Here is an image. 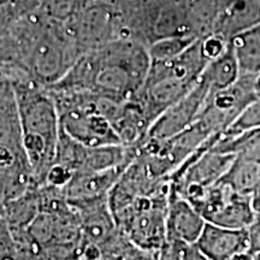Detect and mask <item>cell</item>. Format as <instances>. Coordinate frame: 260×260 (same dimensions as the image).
Returning <instances> with one entry per match:
<instances>
[{
	"label": "cell",
	"instance_id": "2",
	"mask_svg": "<svg viewBox=\"0 0 260 260\" xmlns=\"http://www.w3.org/2000/svg\"><path fill=\"white\" fill-rule=\"evenodd\" d=\"M17 96L23 146L39 186L54 164L60 136V121L56 103L47 87L28 75H8Z\"/></svg>",
	"mask_w": 260,
	"mask_h": 260
},
{
	"label": "cell",
	"instance_id": "12",
	"mask_svg": "<svg viewBox=\"0 0 260 260\" xmlns=\"http://www.w3.org/2000/svg\"><path fill=\"white\" fill-rule=\"evenodd\" d=\"M126 167L105 171L77 172L69 183L61 188V193L70 204L107 197Z\"/></svg>",
	"mask_w": 260,
	"mask_h": 260
},
{
	"label": "cell",
	"instance_id": "29",
	"mask_svg": "<svg viewBox=\"0 0 260 260\" xmlns=\"http://www.w3.org/2000/svg\"><path fill=\"white\" fill-rule=\"evenodd\" d=\"M254 256H255V260H260V253H255Z\"/></svg>",
	"mask_w": 260,
	"mask_h": 260
},
{
	"label": "cell",
	"instance_id": "24",
	"mask_svg": "<svg viewBox=\"0 0 260 260\" xmlns=\"http://www.w3.org/2000/svg\"><path fill=\"white\" fill-rule=\"evenodd\" d=\"M124 260H159V255L158 252H148L138 249V251L133 253L132 255H129Z\"/></svg>",
	"mask_w": 260,
	"mask_h": 260
},
{
	"label": "cell",
	"instance_id": "15",
	"mask_svg": "<svg viewBox=\"0 0 260 260\" xmlns=\"http://www.w3.org/2000/svg\"><path fill=\"white\" fill-rule=\"evenodd\" d=\"M240 68L232 42L222 56L210 61L201 79L210 86L211 92H219L233 86L240 77Z\"/></svg>",
	"mask_w": 260,
	"mask_h": 260
},
{
	"label": "cell",
	"instance_id": "9",
	"mask_svg": "<svg viewBox=\"0 0 260 260\" xmlns=\"http://www.w3.org/2000/svg\"><path fill=\"white\" fill-rule=\"evenodd\" d=\"M195 246L209 260H229L251 251L248 229H229L211 223H206Z\"/></svg>",
	"mask_w": 260,
	"mask_h": 260
},
{
	"label": "cell",
	"instance_id": "27",
	"mask_svg": "<svg viewBox=\"0 0 260 260\" xmlns=\"http://www.w3.org/2000/svg\"><path fill=\"white\" fill-rule=\"evenodd\" d=\"M6 232H8V228H6L5 223H4V219H3L2 214H0V234L6 233Z\"/></svg>",
	"mask_w": 260,
	"mask_h": 260
},
{
	"label": "cell",
	"instance_id": "17",
	"mask_svg": "<svg viewBox=\"0 0 260 260\" xmlns=\"http://www.w3.org/2000/svg\"><path fill=\"white\" fill-rule=\"evenodd\" d=\"M195 35L204 38L212 34L222 15L218 0H186Z\"/></svg>",
	"mask_w": 260,
	"mask_h": 260
},
{
	"label": "cell",
	"instance_id": "28",
	"mask_svg": "<svg viewBox=\"0 0 260 260\" xmlns=\"http://www.w3.org/2000/svg\"><path fill=\"white\" fill-rule=\"evenodd\" d=\"M255 88H256V92L260 94V75L258 77H256V82H255Z\"/></svg>",
	"mask_w": 260,
	"mask_h": 260
},
{
	"label": "cell",
	"instance_id": "18",
	"mask_svg": "<svg viewBox=\"0 0 260 260\" xmlns=\"http://www.w3.org/2000/svg\"><path fill=\"white\" fill-rule=\"evenodd\" d=\"M199 38L197 37H175L161 39L153 42L148 47L151 61H164L176 58L188 50Z\"/></svg>",
	"mask_w": 260,
	"mask_h": 260
},
{
	"label": "cell",
	"instance_id": "3",
	"mask_svg": "<svg viewBox=\"0 0 260 260\" xmlns=\"http://www.w3.org/2000/svg\"><path fill=\"white\" fill-rule=\"evenodd\" d=\"M209 63L201 39L176 58L151 61L147 79L136 99L144 106L152 124L197 86Z\"/></svg>",
	"mask_w": 260,
	"mask_h": 260
},
{
	"label": "cell",
	"instance_id": "1",
	"mask_svg": "<svg viewBox=\"0 0 260 260\" xmlns=\"http://www.w3.org/2000/svg\"><path fill=\"white\" fill-rule=\"evenodd\" d=\"M151 68L148 47L130 38H118L84 53L53 89L86 90L115 102L135 99Z\"/></svg>",
	"mask_w": 260,
	"mask_h": 260
},
{
	"label": "cell",
	"instance_id": "14",
	"mask_svg": "<svg viewBox=\"0 0 260 260\" xmlns=\"http://www.w3.org/2000/svg\"><path fill=\"white\" fill-rule=\"evenodd\" d=\"M40 212V187L32 188L21 197L0 206V214L9 233H17L28 229Z\"/></svg>",
	"mask_w": 260,
	"mask_h": 260
},
{
	"label": "cell",
	"instance_id": "26",
	"mask_svg": "<svg viewBox=\"0 0 260 260\" xmlns=\"http://www.w3.org/2000/svg\"><path fill=\"white\" fill-rule=\"evenodd\" d=\"M252 201H253V206H254L256 213H260V186L258 189L255 190V193L252 195Z\"/></svg>",
	"mask_w": 260,
	"mask_h": 260
},
{
	"label": "cell",
	"instance_id": "10",
	"mask_svg": "<svg viewBox=\"0 0 260 260\" xmlns=\"http://www.w3.org/2000/svg\"><path fill=\"white\" fill-rule=\"evenodd\" d=\"M206 220L187 199L171 189L167 212V239L195 243L203 233Z\"/></svg>",
	"mask_w": 260,
	"mask_h": 260
},
{
	"label": "cell",
	"instance_id": "30",
	"mask_svg": "<svg viewBox=\"0 0 260 260\" xmlns=\"http://www.w3.org/2000/svg\"><path fill=\"white\" fill-rule=\"evenodd\" d=\"M34 2L37 3V4H38L39 6H40V4H41V3H42V0H34Z\"/></svg>",
	"mask_w": 260,
	"mask_h": 260
},
{
	"label": "cell",
	"instance_id": "21",
	"mask_svg": "<svg viewBox=\"0 0 260 260\" xmlns=\"http://www.w3.org/2000/svg\"><path fill=\"white\" fill-rule=\"evenodd\" d=\"M260 128V96L249 104L223 135H235L241 132Z\"/></svg>",
	"mask_w": 260,
	"mask_h": 260
},
{
	"label": "cell",
	"instance_id": "23",
	"mask_svg": "<svg viewBox=\"0 0 260 260\" xmlns=\"http://www.w3.org/2000/svg\"><path fill=\"white\" fill-rule=\"evenodd\" d=\"M249 242H251V252L253 254L260 253V213H256L254 222L248 228Z\"/></svg>",
	"mask_w": 260,
	"mask_h": 260
},
{
	"label": "cell",
	"instance_id": "19",
	"mask_svg": "<svg viewBox=\"0 0 260 260\" xmlns=\"http://www.w3.org/2000/svg\"><path fill=\"white\" fill-rule=\"evenodd\" d=\"M98 247L100 251V260H124L139 249L119 228L100 242Z\"/></svg>",
	"mask_w": 260,
	"mask_h": 260
},
{
	"label": "cell",
	"instance_id": "11",
	"mask_svg": "<svg viewBox=\"0 0 260 260\" xmlns=\"http://www.w3.org/2000/svg\"><path fill=\"white\" fill-rule=\"evenodd\" d=\"M71 205L80 216L84 242L99 245L118 229L110 209L109 195L98 199L73 203Z\"/></svg>",
	"mask_w": 260,
	"mask_h": 260
},
{
	"label": "cell",
	"instance_id": "4",
	"mask_svg": "<svg viewBox=\"0 0 260 260\" xmlns=\"http://www.w3.org/2000/svg\"><path fill=\"white\" fill-rule=\"evenodd\" d=\"M170 186L152 195L138 197L113 213L117 226L139 249L159 252L167 241V212Z\"/></svg>",
	"mask_w": 260,
	"mask_h": 260
},
{
	"label": "cell",
	"instance_id": "31",
	"mask_svg": "<svg viewBox=\"0 0 260 260\" xmlns=\"http://www.w3.org/2000/svg\"><path fill=\"white\" fill-rule=\"evenodd\" d=\"M110 2H111V0H110Z\"/></svg>",
	"mask_w": 260,
	"mask_h": 260
},
{
	"label": "cell",
	"instance_id": "13",
	"mask_svg": "<svg viewBox=\"0 0 260 260\" xmlns=\"http://www.w3.org/2000/svg\"><path fill=\"white\" fill-rule=\"evenodd\" d=\"M260 24V0H235L218 18L212 34L230 41L240 32Z\"/></svg>",
	"mask_w": 260,
	"mask_h": 260
},
{
	"label": "cell",
	"instance_id": "8",
	"mask_svg": "<svg viewBox=\"0 0 260 260\" xmlns=\"http://www.w3.org/2000/svg\"><path fill=\"white\" fill-rule=\"evenodd\" d=\"M24 157L17 96L11 79L0 71V160Z\"/></svg>",
	"mask_w": 260,
	"mask_h": 260
},
{
	"label": "cell",
	"instance_id": "20",
	"mask_svg": "<svg viewBox=\"0 0 260 260\" xmlns=\"http://www.w3.org/2000/svg\"><path fill=\"white\" fill-rule=\"evenodd\" d=\"M38 8L34 0H0V27L11 25Z\"/></svg>",
	"mask_w": 260,
	"mask_h": 260
},
{
	"label": "cell",
	"instance_id": "5",
	"mask_svg": "<svg viewBox=\"0 0 260 260\" xmlns=\"http://www.w3.org/2000/svg\"><path fill=\"white\" fill-rule=\"evenodd\" d=\"M63 27L79 57L122 38L118 12L111 2L81 10L65 21Z\"/></svg>",
	"mask_w": 260,
	"mask_h": 260
},
{
	"label": "cell",
	"instance_id": "7",
	"mask_svg": "<svg viewBox=\"0 0 260 260\" xmlns=\"http://www.w3.org/2000/svg\"><path fill=\"white\" fill-rule=\"evenodd\" d=\"M210 94V86L200 77L197 86L186 96L158 117L146 136L167 140L188 129L203 111Z\"/></svg>",
	"mask_w": 260,
	"mask_h": 260
},
{
	"label": "cell",
	"instance_id": "16",
	"mask_svg": "<svg viewBox=\"0 0 260 260\" xmlns=\"http://www.w3.org/2000/svg\"><path fill=\"white\" fill-rule=\"evenodd\" d=\"M240 74L260 75V24L240 32L232 40Z\"/></svg>",
	"mask_w": 260,
	"mask_h": 260
},
{
	"label": "cell",
	"instance_id": "6",
	"mask_svg": "<svg viewBox=\"0 0 260 260\" xmlns=\"http://www.w3.org/2000/svg\"><path fill=\"white\" fill-rule=\"evenodd\" d=\"M190 204L207 223L229 229H248L256 217L252 197L222 181L206 188Z\"/></svg>",
	"mask_w": 260,
	"mask_h": 260
},
{
	"label": "cell",
	"instance_id": "22",
	"mask_svg": "<svg viewBox=\"0 0 260 260\" xmlns=\"http://www.w3.org/2000/svg\"><path fill=\"white\" fill-rule=\"evenodd\" d=\"M230 41L225 40V39L219 37L217 34H210L207 37L201 38V47H203V52L205 57L210 61H212L222 56L224 52L226 51L228 46H229Z\"/></svg>",
	"mask_w": 260,
	"mask_h": 260
},
{
	"label": "cell",
	"instance_id": "25",
	"mask_svg": "<svg viewBox=\"0 0 260 260\" xmlns=\"http://www.w3.org/2000/svg\"><path fill=\"white\" fill-rule=\"evenodd\" d=\"M229 260H255V256L251 251H247L233 255Z\"/></svg>",
	"mask_w": 260,
	"mask_h": 260
}]
</instances>
